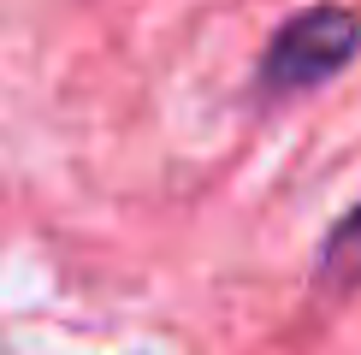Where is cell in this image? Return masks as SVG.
<instances>
[{
  "instance_id": "7a4b0ae2",
  "label": "cell",
  "mask_w": 361,
  "mask_h": 355,
  "mask_svg": "<svg viewBox=\"0 0 361 355\" xmlns=\"http://www.w3.org/2000/svg\"><path fill=\"white\" fill-rule=\"evenodd\" d=\"M320 278H326V285H338V290H355L361 285V201L332 225V237H326Z\"/></svg>"
},
{
  "instance_id": "6da1fadb",
  "label": "cell",
  "mask_w": 361,
  "mask_h": 355,
  "mask_svg": "<svg viewBox=\"0 0 361 355\" xmlns=\"http://www.w3.org/2000/svg\"><path fill=\"white\" fill-rule=\"evenodd\" d=\"M361 54V18L350 6H308L267 42L261 54V89H314L326 77H338L343 66Z\"/></svg>"
}]
</instances>
